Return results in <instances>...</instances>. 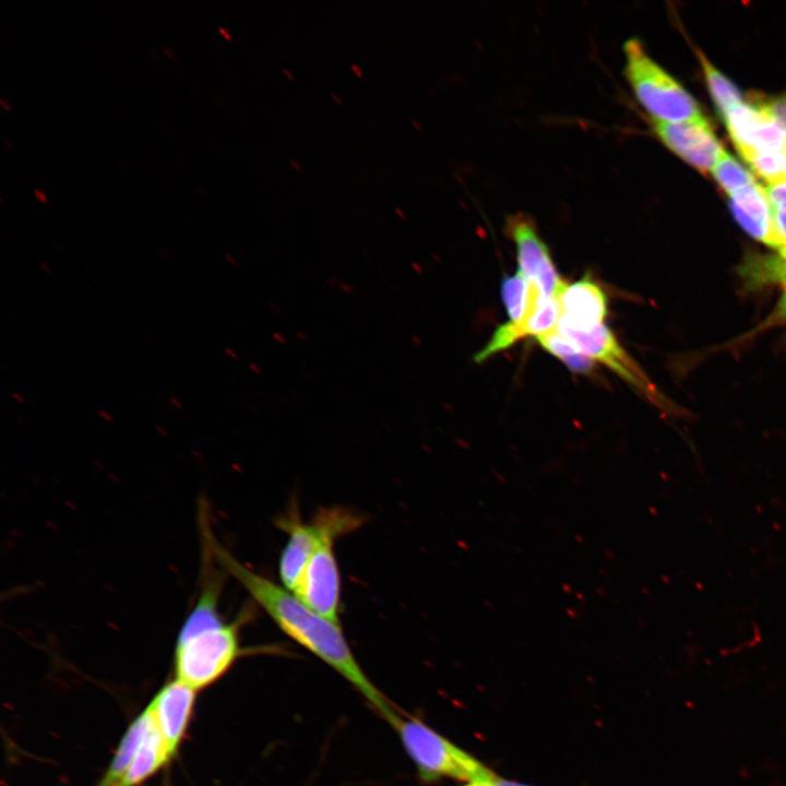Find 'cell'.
I'll use <instances>...</instances> for the list:
<instances>
[{"mask_svg": "<svg viewBox=\"0 0 786 786\" xmlns=\"http://www.w3.org/2000/svg\"><path fill=\"white\" fill-rule=\"evenodd\" d=\"M38 265L46 274L50 275L52 273L46 263L39 262Z\"/></svg>", "mask_w": 786, "mask_h": 786, "instance_id": "obj_34", "label": "cell"}, {"mask_svg": "<svg viewBox=\"0 0 786 786\" xmlns=\"http://www.w3.org/2000/svg\"><path fill=\"white\" fill-rule=\"evenodd\" d=\"M782 152L784 153L785 158H786V142H785V144H784V147H783Z\"/></svg>", "mask_w": 786, "mask_h": 786, "instance_id": "obj_44", "label": "cell"}, {"mask_svg": "<svg viewBox=\"0 0 786 786\" xmlns=\"http://www.w3.org/2000/svg\"><path fill=\"white\" fill-rule=\"evenodd\" d=\"M350 69H352V71H353L358 78H362V76H364V73H362L361 68L358 67L357 64L352 63V64H350Z\"/></svg>", "mask_w": 786, "mask_h": 786, "instance_id": "obj_29", "label": "cell"}, {"mask_svg": "<svg viewBox=\"0 0 786 786\" xmlns=\"http://www.w3.org/2000/svg\"><path fill=\"white\" fill-rule=\"evenodd\" d=\"M289 165H290L293 168H295L296 170H301V168H302L301 165H300V163L297 162V160H295V159H289Z\"/></svg>", "mask_w": 786, "mask_h": 786, "instance_id": "obj_33", "label": "cell"}, {"mask_svg": "<svg viewBox=\"0 0 786 786\" xmlns=\"http://www.w3.org/2000/svg\"><path fill=\"white\" fill-rule=\"evenodd\" d=\"M500 293L511 322L523 320L532 311L541 295L538 287L519 271L513 275L503 277Z\"/></svg>", "mask_w": 786, "mask_h": 786, "instance_id": "obj_16", "label": "cell"}, {"mask_svg": "<svg viewBox=\"0 0 786 786\" xmlns=\"http://www.w3.org/2000/svg\"><path fill=\"white\" fill-rule=\"evenodd\" d=\"M729 196L730 210L739 225L750 236L770 246L773 209L766 190L755 182Z\"/></svg>", "mask_w": 786, "mask_h": 786, "instance_id": "obj_13", "label": "cell"}, {"mask_svg": "<svg viewBox=\"0 0 786 786\" xmlns=\"http://www.w3.org/2000/svg\"><path fill=\"white\" fill-rule=\"evenodd\" d=\"M496 784H497V786H531V785L523 784V783H520V782L502 779V778H500V777H499V779L496 782Z\"/></svg>", "mask_w": 786, "mask_h": 786, "instance_id": "obj_26", "label": "cell"}, {"mask_svg": "<svg viewBox=\"0 0 786 786\" xmlns=\"http://www.w3.org/2000/svg\"><path fill=\"white\" fill-rule=\"evenodd\" d=\"M0 104L2 105V107H3L5 110L10 111V107L5 104V102H4L3 99L0 100Z\"/></svg>", "mask_w": 786, "mask_h": 786, "instance_id": "obj_43", "label": "cell"}, {"mask_svg": "<svg viewBox=\"0 0 786 786\" xmlns=\"http://www.w3.org/2000/svg\"><path fill=\"white\" fill-rule=\"evenodd\" d=\"M712 174L728 195L755 183L752 174L724 150L714 165Z\"/></svg>", "mask_w": 786, "mask_h": 786, "instance_id": "obj_21", "label": "cell"}, {"mask_svg": "<svg viewBox=\"0 0 786 786\" xmlns=\"http://www.w3.org/2000/svg\"><path fill=\"white\" fill-rule=\"evenodd\" d=\"M409 122L418 130H421L420 124L415 119H409Z\"/></svg>", "mask_w": 786, "mask_h": 786, "instance_id": "obj_41", "label": "cell"}, {"mask_svg": "<svg viewBox=\"0 0 786 786\" xmlns=\"http://www.w3.org/2000/svg\"><path fill=\"white\" fill-rule=\"evenodd\" d=\"M221 588L219 577L209 572L175 645V679L195 691L224 676L241 654L239 630L246 617L230 622L222 618Z\"/></svg>", "mask_w": 786, "mask_h": 786, "instance_id": "obj_2", "label": "cell"}, {"mask_svg": "<svg viewBox=\"0 0 786 786\" xmlns=\"http://www.w3.org/2000/svg\"><path fill=\"white\" fill-rule=\"evenodd\" d=\"M169 402L177 409H181L183 407L182 403L177 397H174V396L169 397Z\"/></svg>", "mask_w": 786, "mask_h": 786, "instance_id": "obj_30", "label": "cell"}, {"mask_svg": "<svg viewBox=\"0 0 786 786\" xmlns=\"http://www.w3.org/2000/svg\"><path fill=\"white\" fill-rule=\"evenodd\" d=\"M742 275L752 285L779 283L786 287V254L750 257Z\"/></svg>", "mask_w": 786, "mask_h": 786, "instance_id": "obj_18", "label": "cell"}, {"mask_svg": "<svg viewBox=\"0 0 786 786\" xmlns=\"http://www.w3.org/2000/svg\"><path fill=\"white\" fill-rule=\"evenodd\" d=\"M556 330L580 352L610 368L648 398L657 401L659 394L604 323L587 331L558 323Z\"/></svg>", "mask_w": 786, "mask_h": 786, "instance_id": "obj_7", "label": "cell"}, {"mask_svg": "<svg viewBox=\"0 0 786 786\" xmlns=\"http://www.w3.org/2000/svg\"><path fill=\"white\" fill-rule=\"evenodd\" d=\"M539 344L551 355L559 358L571 371L581 374H593L595 360L575 348L558 331L537 337Z\"/></svg>", "mask_w": 786, "mask_h": 786, "instance_id": "obj_17", "label": "cell"}, {"mask_svg": "<svg viewBox=\"0 0 786 786\" xmlns=\"http://www.w3.org/2000/svg\"><path fill=\"white\" fill-rule=\"evenodd\" d=\"M770 247L781 254H786V209L773 210Z\"/></svg>", "mask_w": 786, "mask_h": 786, "instance_id": "obj_23", "label": "cell"}, {"mask_svg": "<svg viewBox=\"0 0 786 786\" xmlns=\"http://www.w3.org/2000/svg\"><path fill=\"white\" fill-rule=\"evenodd\" d=\"M359 524H342L332 528L318 545L294 595L324 618L340 623L341 576L334 552L338 536L356 529Z\"/></svg>", "mask_w": 786, "mask_h": 786, "instance_id": "obj_5", "label": "cell"}, {"mask_svg": "<svg viewBox=\"0 0 786 786\" xmlns=\"http://www.w3.org/2000/svg\"><path fill=\"white\" fill-rule=\"evenodd\" d=\"M624 76L652 120L677 122L703 116L686 88L660 67L639 38L624 41Z\"/></svg>", "mask_w": 786, "mask_h": 786, "instance_id": "obj_4", "label": "cell"}, {"mask_svg": "<svg viewBox=\"0 0 786 786\" xmlns=\"http://www.w3.org/2000/svg\"><path fill=\"white\" fill-rule=\"evenodd\" d=\"M723 117L738 151L750 148L778 152L783 150L786 131L755 106L742 102L730 108Z\"/></svg>", "mask_w": 786, "mask_h": 786, "instance_id": "obj_10", "label": "cell"}, {"mask_svg": "<svg viewBox=\"0 0 786 786\" xmlns=\"http://www.w3.org/2000/svg\"><path fill=\"white\" fill-rule=\"evenodd\" d=\"M556 299L561 311L558 323L573 330H591L603 324L607 315V297L587 275L573 284H567Z\"/></svg>", "mask_w": 786, "mask_h": 786, "instance_id": "obj_12", "label": "cell"}, {"mask_svg": "<svg viewBox=\"0 0 786 786\" xmlns=\"http://www.w3.org/2000/svg\"><path fill=\"white\" fill-rule=\"evenodd\" d=\"M249 367H250V369H251L252 371H254L255 373H260V372H261V370L258 368V366H255V365H253V364H249Z\"/></svg>", "mask_w": 786, "mask_h": 786, "instance_id": "obj_42", "label": "cell"}, {"mask_svg": "<svg viewBox=\"0 0 786 786\" xmlns=\"http://www.w3.org/2000/svg\"><path fill=\"white\" fill-rule=\"evenodd\" d=\"M710 94L722 116L742 103L737 86L718 71L702 53H699Z\"/></svg>", "mask_w": 786, "mask_h": 786, "instance_id": "obj_19", "label": "cell"}, {"mask_svg": "<svg viewBox=\"0 0 786 786\" xmlns=\"http://www.w3.org/2000/svg\"><path fill=\"white\" fill-rule=\"evenodd\" d=\"M282 71L290 81L295 80L294 74L288 69L283 68Z\"/></svg>", "mask_w": 786, "mask_h": 786, "instance_id": "obj_36", "label": "cell"}, {"mask_svg": "<svg viewBox=\"0 0 786 786\" xmlns=\"http://www.w3.org/2000/svg\"><path fill=\"white\" fill-rule=\"evenodd\" d=\"M331 96L336 102V104H338V105L343 104L341 96H338L336 93H332Z\"/></svg>", "mask_w": 786, "mask_h": 786, "instance_id": "obj_38", "label": "cell"}, {"mask_svg": "<svg viewBox=\"0 0 786 786\" xmlns=\"http://www.w3.org/2000/svg\"><path fill=\"white\" fill-rule=\"evenodd\" d=\"M754 106L786 131V95L765 98Z\"/></svg>", "mask_w": 786, "mask_h": 786, "instance_id": "obj_22", "label": "cell"}, {"mask_svg": "<svg viewBox=\"0 0 786 786\" xmlns=\"http://www.w3.org/2000/svg\"><path fill=\"white\" fill-rule=\"evenodd\" d=\"M225 353H226L227 355H229L233 359H238L237 354L234 353L233 349H230V348H225Z\"/></svg>", "mask_w": 786, "mask_h": 786, "instance_id": "obj_37", "label": "cell"}, {"mask_svg": "<svg viewBox=\"0 0 786 786\" xmlns=\"http://www.w3.org/2000/svg\"><path fill=\"white\" fill-rule=\"evenodd\" d=\"M738 152L752 171L769 184L786 180V158L782 151L762 152L745 148Z\"/></svg>", "mask_w": 786, "mask_h": 786, "instance_id": "obj_20", "label": "cell"}, {"mask_svg": "<svg viewBox=\"0 0 786 786\" xmlns=\"http://www.w3.org/2000/svg\"><path fill=\"white\" fill-rule=\"evenodd\" d=\"M775 317L786 322V290L778 302Z\"/></svg>", "mask_w": 786, "mask_h": 786, "instance_id": "obj_25", "label": "cell"}, {"mask_svg": "<svg viewBox=\"0 0 786 786\" xmlns=\"http://www.w3.org/2000/svg\"><path fill=\"white\" fill-rule=\"evenodd\" d=\"M497 781H495V782H473V783H466L464 786H497V784H496Z\"/></svg>", "mask_w": 786, "mask_h": 786, "instance_id": "obj_27", "label": "cell"}, {"mask_svg": "<svg viewBox=\"0 0 786 786\" xmlns=\"http://www.w3.org/2000/svg\"><path fill=\"white\" fill-rule=\"evenodd\" d=\"M152 726L153 716L147 706L126 731L108 770L97 786H118Z\"/></svg>", "mask_w": 786, "mask_h": 786, "instance_id": "obj_15", "label": "cell"}, {"mask_svg": "<svg viewBox=\"0 0 786 786\" xmlns=\"http://www.w3.org/2000/svg\"><path fill=\"white\" fill-rule=\"evenodd\" d=\"M209 550L222 569L237 580L278 628L346 679L388 723L397 710L371 682L356 659L341 623L317 614L293 593L238 561L210 533Z\"/></svg>", "mask_w": 786, "mask_h": 786, "instance_id": "obj_1", "label": "cell"}, {"mask_svg": "<svg viewBox=\"0 0 786 786\" xmlns=\"http://www.w3.org/2000/svg\"><path fill=\"white\" fill-rule=\"evenodd\" d=\"M194 698L195 690L174 679L165 684L148 704L154 724L172 754L189 724Z\"/></svg>", "mask_w": 786, "mask_h": 786, "instance_id": "obj_11", "label": "cell"}, {"mask_svg": "<svg viewBox=\"0 0 786 786\" xmlns=\"http://www.w3.org/2000/svg\"><path fill=\"white\" fill-rule=\"evenodd\" d=\"M507 229L515 245L517 271L533 282L544 295L552 296L562 279L533 221L516 214L508 218Z\"/></svg>", "mask_w": 786, "mask_h": 786, "instance_id": "obj_9", "label": "cell"}, {"mask_svg": "<svg viewBox=\"0 0 786 786\" xmlns=\"http://www.w3.org/2000/svg\"><path fill=\"white\" fill-rule=\"evenodd\" d=\"M172 755L153 719V726L142 740L118 786H139L164 766Z\"/></svg>", "mask_w": 786, "mask_h": 786, "instance_id": "obj_14", "label": "cell"}, {"mask_svg": "<svg viewBox=\"0 0 786 786\" xmlns=\"http://www.w3.org/2000/svg\"><path fill=\"white\" fill-rule=\"evenodd\" d=\"M394 211L401 218H405V214L400 207H395Z\"/></svg>", "mask_w": 786, "mask_h": 786, "instance_id": "obj_39", "label": "cell"}, {"mask_svg": "<svg viewBox=\"0 0 786 786\" xmlns=\"http://www.w3.org/2000/svg\"><path fill=\"white\" fill-rule=\"evenodd\" d=\"M415 764L419 779L432 784L442 778L473 783L499 777L477 758L432 729L421 719L401 711L390 723Z\"/></svg>", "mask_w": 786, "mask_h": 786, "instance_id": "obj_3", "label": "cell"}, {"mask_svg": "<svg viewBox=\"0 0 786 786\" xmlns=\"http://www.w3.org/2000/svg\"><path fill=\"white\" fill-rule=\"evenodd\" d=\"M765 190L773 210L786 209V180L769 184Z\"/></svg>", "mask_w": 786, "mask_h": 786, "instance_id": "obj_24", "label": "cell"}, {"mask_svg": "<svg viewBox=\"0 0 786 786\" xmlns=\"http://www.w3.org/2000/svg\"><path fill=\"white\" fill-rule=\"evenodd\" d=\"M225 259H226L230 264H233V265H236V264H237V262L235 261V259H233L229 254H225Z\"/></svg>", "mask_w": 786, "mask_h": 786, "instance_id": "obj_40", "label": "cell"}, {"mask_svg": "<svg viewBox=\"0 0 786 786\" xmlns=\"http://www.w3.org/2000/svg\"><path fill=\"white\" fill-rule=\"evenodd\" d=\"M657 138L702 172L712 171L723 147L704 116L677 122L652 120Z\"/></svg>", "mask_w": 786, "mask_h": 786, "instance_id": "obj_8", "label": "cell"}, {"mask_svg": "<svg viewBox=\"0 0 786 786\" xmlns=\"http://www.w3.org/2000/svg\"><path fill=\"white\" fill-rule=\"evenodd\" d=\"M12 397H13L16 402H19L20 404H24V403H25L24 397H23L20 393H17V392H12Z\"/></svg>", "mask_w": 786, "mask_h": 786, "instance_id": "obj_32", "label": "cell"}, {"mask_svg": "<svg viewBox=\"0 0 786 786\" xmlns=\"http://www.w3.org/2000/svg\"><path fill=\"white\" fill-rule=\"evenodd\" d=\"M99 415L107 421H112V417L105 410L100 409Z\"/></svg>", "mask_w": 786, "mask_h": 786, "instance_id": "obj_35", "label": "cell"}, {"mask_svg": "<svg viewBox=\"0 0 786 786\" xmlns=\"http://www.w3.org/2000/svg\"><path fill=\"white\" fill-rule=\"evenodd\" d=\"M218 32L228 40H231V36L228 29L224 27H218Z\"/></svg>", "mask_w": 786, "mask_h": 786, "instance_id": "obj_31", "label": "cell"}, {"mask_svg": "<svg viewBox=\"0 0 786 786\" xmlns=\"http://www.w3.org/2000/svg\"><path fill=\"white\" fill-rule=\"evenodd\" d=\"M34 194L43 203L47 204V198L45 193L38 189H34Z\"/></svg>", "mask_w": 786, "mask_h": 786, "instance_id": "obj_28", "label": "cell"}, {"mask_svg": "<svg viewBox=\"0 0 786 786\" xmlns=\"http://www.w3.org/2000/svg\"><path fill=\"white\" fill-rule=\"evenodd\" d=\"M349 523L361 522L357 515L341 508L321 510L311 523H302L296 514L279 521V526L288 534L278 564L282 586L294 593L323 537L332 528Z\"/></svg>", "mask_w": 786, "mask_h": 786, "instance_id": "obj_6", "label": "cell"}]
</instances>
